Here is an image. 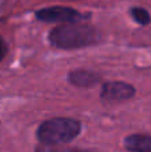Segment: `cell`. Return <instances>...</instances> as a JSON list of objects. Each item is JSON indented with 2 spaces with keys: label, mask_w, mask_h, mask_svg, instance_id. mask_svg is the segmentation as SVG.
<instances>
[{
  "label": "cell",
  "mask_w": 151,
  "mask_h": 152,
  "mask_svg": "<svg viewBox=\"0 0 151 152\" xmlns=\"http://www.w3.org/2000/svg\"><path fill=\"white\" fill-rule=\"evenodd\" d=\"M48 42L58 50H78L98 44L100 35L95 27L84 21H76L52 28L48 34Z\"/></svg>",
  "instance_id": "1"
},
{
  "label": "cell",
  "mask_w": 151,
  "mask_h": 152,
  "mask_svg": "<svg viewBox=\"0 0 151 152\" xmlns=\"http://www.w3.org/2000/svg\"><path fill=\"white\" fill-rule=\"evenodd\" d=\"M82 124L72 118H54L43 121L36 131L39 142L44 145H62L80 134Z\"/></svg>",
  "instance_id": "2"
},
{
  "label": "cell",
  "mask_w": 151,
  "mask_h": 152,
  "mask_svg": "<svg viewBox=\"0 0 151 152\" xmlns=\"http://www.w3.org/2000/svg\"><path fill=\"white\" fill-rule=\"evenodd\" d=\"M35 18L44 23H76V21H86L91 18L90 13L79 12L78 10L63 5H54V7L40 8L35 12Z\"/></svg>",
  "instance_id": "3"
},
{
  "label": "cell",
  "mask_w": 151,
  "mask_h": 152,
  "mask_svg": "<svg viewBox=\"0 0 151 152\" xmlns=\"http://www.w3.org/2000/svg\"><path fill=\"white\" fill-rule=\"evenodd\" d=\"M135 87L125 81H108L103 84L100 91L102 100L107 103H120L134 97Z\"/></svg>",
  "instance_id": "4"
},
{
  "label": "cell",
  "mask_w": 151,
  "mask_h": 152,
  "mask_svg": "<svg viewBox=\"0 0 151 152\" xmlns=\"http://www.w3.org/2000/svg\"><path fill=\"white\" fill-rule=\"evenodd\" d=\"M68 81L75 87L86 88V87H92L99 81V75L88 69H74L67 76Z\"/></svg>",
  "instance_id": "5"
},
{
  "label": "cell",
  "mask_w": 151,
  "mask_h": 152,
  "mask_svg": "<svg viewBox=\"0 0 151 152\" xmlns=\"http://www.w3.org/2000/svg\"><path fill=\"white\" fill-rule=\"evenodd\" d=\"M123 144L130 152H151V136L143 134L128 135Z\"/></svg>",
  "instance_id": "6"
},
{
  "label": "cell",
  "mask_w": 151,
  "mask_h": 152,
  "mask_svg": "<svg viewBox=\"0 0 151 152\" xmlns=\"http://www.w3.org/2000/svg\"><path fill=\"white\" fill-rule=\"evenodd\" d=\"M130 16L139 26H149V24H151V13L143 7H131Z\"/></svg>",
  "instance_id": "7"
},
{
  "label": "cell",
  "mask_w": 151,
  "mask_h": 152,
  "mask_svg": "<svg viewBox=\"0 0 151 152\" xmlns=\"http://www.w3.org/2000/svg\"><path fill=\"white\" fill-rule=\"evenodd\" d=\"M35 152H96L94 150H84V148H62L58 145H37Z\"/></svg>",
  "instance_id": "8"
},
{
  "label": "cell",
  "mask_w": 151,
  "mask_h": 152,
  "mask_svg": "<svg viewBox=\"0 0 151 152\" xmlns=\"http://www.w3.org/2000/svg\"><path fill=\"white\" fill-rule=\"evenodd\" d=\"M7 52H8V45H7V43H5V40L0 36V61L5 58Z\"/></svg>",
  "instance_id": "9"
},
{
  "label": "cell",
  "mask_w": 151,
  "mask_h": 152,
  "mask_svg": "<svg viewBox=\"0 0 151 152\" xmlns=\"http://www.w3.org/2000/svg\"><path fill=\"white\" fill-rule=\"evenodd\" d=\"M71 1H76V0H71Z\"/></svg>",
  "instance_id": "10"
}]
</instances>
